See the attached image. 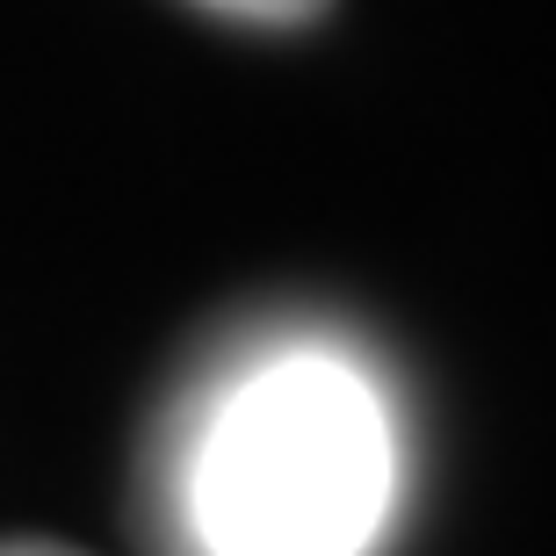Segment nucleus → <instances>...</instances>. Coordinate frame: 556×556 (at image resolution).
Returning a JSON list of instances; mask_svg holds the SVG:
<instances>
[{"label":"nucleus","instance_id":"f257e3e1","mask_svg":"<svg viewBox=\"0 0 556 556\" xmlns=\"http://www.w3.org/2000/svg\"><path fill=\"white\" fill-rule=\"evenodd\" d=\"M391 492V413L369 376L340 354H275L203 419L181 514L203 556H362Z\"/></svg>","mask_w":556,"mask_h":556},{"label":"nucleus","instance_id":"f03ea898","mask_svg":"<svg viewBox=\"0 0 556 556\" xmlns=\"http://www.w3.org/2000/svg\"><path fill=\"white\" fill-rule=\"evenodd\" d=\"M203 8H217V15H231V22H268V29L326 15V0H203Z\"/></svg>","mask_w":556,"mask_h":556},{"label":"nucleus","instance_id":"7ed1b4c3","mask_svg":"<svg viewBox=\"0 0 556 556\" xmlns=\"http://www.w3.org/2000/svg\"><path fill=\"white\" fill-rule=\"evenodd\" d=\"M0 556H80V549H65V542H37V535H15V542H0Z\"/></svg>","mask_w":556,"mask_h":556}]
</instances>
